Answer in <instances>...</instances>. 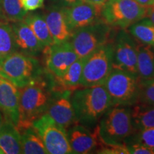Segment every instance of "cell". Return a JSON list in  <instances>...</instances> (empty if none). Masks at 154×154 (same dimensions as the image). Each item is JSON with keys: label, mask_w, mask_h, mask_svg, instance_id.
Masks as SVG:
<instances>
[{"label": "cell", "mask_w": 154, "mask_h": 154, "mask_svg": "<svg viewBox=\"0 0 154 154\" xmlns=\"http://www.w3.org/2000/svg\"><path fill=\"white\" fill-rule=\"evenodd\" d=\"M71 101L77 124L94 128L112 106L104 86L76 88L72 91Z\"/></svg>", "instance_id": "6da1fadb"}, {"label": "cell", "mask_w": 154, "mask_h": 154, "mask_svg": "<svg viewBox=\"0 0 154 154\" xmlns=\"http://www.w3.org/2000/svg\"><path fill=\"white\" fill-rule=\"evenodd\" d=\"M53 91L47 87V83L39 76L29 85L20 88L17 128L32 126L34 121L47 112L55 96Z\"/></svg>", "instance_id": "7a4b0ae2"}, {"label": "cell", "mask_w": 154, "mask_h": 154, "mask_svg": "<svg viewBox=\"0 0 154 154\" xmlns=\"http://www.w3.org/2000/svg\"><path fill=\"white\" fill-rule=\"evenodd\" d=\"M101 143H126L134 134L131 109L122 106H113L96 125Z\"/></svg>", "instance_id": "3957f363"}, {"label": "cell", "mask_w": 154, "mask_h": 154, "mask_svg": "<svg viewBox=\"0 0 154 154\" xmlns=\"http://www.w3.org/2000/svg\"><path fill=\"white\" fill-rule=\"evenodd\" d=\"M39 74V65L33 56L17 51L0 60V77L19 88L29 85Z\"/></svg>", "instance_id": "277c9868"}, {"label": "cell", "mask_w": 154, "mask_h": 154, "mask_svg": "<svg viewBox=\"0 0 154 154\" xmlns=\"http://www.w3.org/2000/svg\"><path fill=\"white\" fill-rule=\"evenodd\" d=\"M113 42L101 46L85 58L81 79L82 87L101 86L113 70Z\"/></svg>", "instance_id": "5b68a950"}, {"label": "cell", "mask_w": 154, "mask_h": 154, "mask_svg": "<svg viewBox=\"0 0 154 154\" xmlns=\"http://www.w3.org/2000/svg\"><path fill=\"white\" fill-rule=\"evenodd\" d=\"M146 7L134 0H108L101 8L103 22L109 26L126 29L145 18Z\"/></svg>", "instance_id": "8992f818"}, {"label": "cell", "mask_w": 154, "mask_h": 154, "mask_svg": "<svg viewBox=\"0 0 154 154\" xmlns=\"http://www.w3.org/2000/svg\"><path fill=\"white\" fill-rule=\"evenodd\" d=\"M103 86L110 96L112 106H129L137 103L139 79L136 75L113 69Z\"/></svg>", "instance_id": "52a82bcc"}, {"label": "cell", "mask_w": 154, "mask_h": 154, "mask_svg": "<svg viewBox=\"0 0 154 154\" xmlns=\"http://www.w3.org/2000/svg\"><path fill=\"white\" fill-rule=\"evenodd\" d=\"M111 27L99 22L73 32L70 42L79 59L86 58L101 46L111 41Z\"/></svg>", "instance_id": "ba28073f"}, {"label": "cell", "mask_w": 154, "mask_h": 154, "mask_svg": "<svg viewBox=\"0 0 154 154\" xmlns=\"http://www.w3.org/2000/svg\"><path fill=\"white\" fill-rule=\"evenodd\" d=\"M32 126L41 137L48 153H72L67 131L56 124L46 113L34 121Z\"/></svg>", "instance_id": "9c48e42d"}, {"label": "cell", "mask_w": 154, "mask_h": 154, "mask_svg": "<svg viewBox=\"0 0 154 154\" xmlns=\"http://www.w3.org/2000/svg\"><path fill=\"white\" fill-rule=\"evenodd\" d=\"M113 45V68L138 76L136 40L128 32L121 31L116 36Z\"/></svg>", "instance_id": "30bf717a"}, {"label": "cell", "mask_w": 154, "mask_h": 154, "mask_svg": "<svg viewBox=\"0 0 154 154\" xmlns=\"http://www.w3.org/2000/svg\"><path fill=\"white\" fill-rule=\"evenodd\" d=\"M101 6L86 1L80 0L66 7L63 11L70 32L75 31L95 24L101 20Z\"/></svg>", "instance_id": "8fae6325"}, {"label": "cell", "mask_w": 154, "mask_h": 154, "mask_svg": "<svg viewBox=\"0 0 154 154\" xmlns=\"http://www.w3.org/2000/svg\"><path fill=\"white\" fill-rule=\"evenodd\" d=\"M46 66L56 77H60L75 61L79 59L70 42L53 44L45 47Z\"/></svg>", "instance_id": "7c38bea8"}, {"label": "cell", "mask_w": 154, "mask_h": 154, "mask_svg": "<svg viewBox=\"0 0 154 154\" xmlns=\"http://www.w3.org/2000/svg\"><path fill=\"white\" fill-rule=\"evenodd\" d=\"M72 91V90L57 91L45 113L56 124L66 131L74 124H77L71 101Z\"/></svg>", "instance_id": "4fadbf2b"}, {"label": "cell", "mask_w": 154, "mask_h": 154, "mask_svg": "<svg viewBox=\"0 0 154 154\" xmlns=\"http://www.w3.org/2000/svg\"><path fill=\"white\" fill-rule=\"evenodd\" d=\"M94 131L80 124H75L67 130L72 153L87 154L99 148L101 143L96 126Z\"/></svg>", "instance_id": "5bb4252c"}, {"label": "cell", "mask_w": 154, "mask_h": 154, "mask_svg": "<svg viewBox=\"0 0 154 154\" xmlns=\"http://www.w3.org/2000/svg\"><path fill=\"white\" fill-rule=\"evenodd\" d=\"M20 92V88L0 77V110L16 126L19 120Z\"/></svg>", "instance_id": "9a60e30c"}, {"label": "cell", "mask_w": 154, "mask_h": 154, "mask_svg": "<svg viewBox=\"0 0 154 154\" xmlns=\"http://www.w3.org/2000/svg\"><path fill=\"white\" fill-rule=\"evenodd\" d=\"M11 26L14 31L17 51L33 57L44 51L45 47L24 21L12 22Z\"/></svg>", "instance_id": "2e32d148"}, {"label": "cell", "mask_w": 154, "mask_h": 154, "mask_svg": "<svg viewBox=\"0 0 154 154\" xmlns=\"http://www.w3.org/2000/svg\"><path fill=\"white\" fill-rule=\"evenodd\" d=\"M44 17L54 44L62 43L70 40L72 33L67 25L63 8L52 7L47 11L44 14Z\"/></svg>", "instance_id": "e0dca14e"}, {"label": "cell", "mask_w": 154, "mask_h": 154, "mask_svg": "<svg viewBox=\"0 0 154 154\" xmlns=\"http://www.w3.org/2000/svg\"><path fill=\"white\" fill-rule=\"evenodd\" d=\"M22 153L21 135L17 126L5 119L0 130V154Z\"/></svg>", "instance_id": "ac0fdd59"}, {"label": "cell", "mask_w": 154, "mask_h": 154, "mask_svg": "<svg viewBox=\"0 0 154 154\" xmlns=\"http://www.w3.org/2000/svg\"><path fill=\"white\" fill-rule=\"evenodd\" d=\"M153 48L147 44L137 42V74L139 79H154V49Z\"/></svg>", "instance_id": "d6986e66"}, {"label": "cell", "mask_w": 154, "mask_h": 154, "mask_svg": "<svg viewBox=\"0 0 154 154\" xmlns=\"http://www.w3.org/2000/svg\"><path fill=\"white\" fill-rule=\"evenodd\" d=\"M85 58L79 59L69 67L66 72L60 77H56L57 84H58L57 91L72 90L81 87V79L82 76L83 66H84Z\"/></svg>", "instance_id": "ffe728a7"}, {"label": "cell", "mask_w": 154, "mask_h": 154, "mask_svg": "<svg viewBox=\"0 0 154 154\" xmlns=\"http://www.w3.org/2000/svg\"><path fill=\"white\" fill-rule=\"evenodd\" d=\"M21 135L22 153H48L41 137L32 126L18 128Z\"/></svg>", "instance_id": "44dd1931"}, {"label": "cell", "mask_w": 154, "mask_h": 154, "mask_svg": "<svg viewBox=\"0 0 154 154\" xmlns=\"http://www.w3.org/2000/svg\"><path fill=\"white\" fill-rule=\"evenodd\" d=\"M132 123L136 131L154 127V106L136 103L131 109Z\"/></svg>", "instance_id": "7402d4cb"}, {"label": "cell", "mask_w": 154, "mask_h": 154, "mask_svg": "<svg viewBox=\"0 0 154 154\" xmlns=\"http://www.w3.org/2000/svg\"><path fill=\"white\" fill-rule=\"evenodd\" d=\"M23 21L32 29L34 34L44 47H49L54 44L44 16L39 14H27Z\"/></svg>", "instance_id": "603a6c76"}, {"label": "cell", "mask_w": 154, "mask_h": 154, "mask_svg": "<svg viewBox=\"0 0 154 154\" xmlns=\"http://www.w3.org/2000/svg\"><path fill=\"white\" fill-rule=\"evenodd\" d=\"M128 33L136 41L154 48V24L148 18H143L128 28Z\"/></svg>", "instance_id": "cb8c5ba5"}, {"label": "cell", "mask_w": 154, "mask_h": 154, "mask_svg": "<svg viewBox=\"0 0 154 154\" xmlns=\"http://www.w3.org/2000/svg\"><path fill=\"white\" fill-rule=\"evenodd\" d=\"M17 51L12 26L9 22H0V60Z\"/></svg>", "instance_id": "d4e9b609"}, {"label": "cell", "mask_w": 154, "mask_h": 154, "mask_svg": "<svg viewBox=\"0 0 154 154\" xmlns=\"http://www.w3.org/2000/svg\"><path fill=\"white\" fill-rule=\"evenodd\" d=\"M0 9L6 20L11 23L22 21L27 14L19 0H0Z\"/></svg>", "instance_id": "484cf974"}, {"label": "cell", "mask_w": 154, "mask_h": 154, "mask_svg": "<svg viewBox=\"0 0 154 154\" xmlns=\"http://www.w3.org/2000/svg\"><path fill=\"white\" fill-rule=\"evenodd\" d=\"M137 103L154 106V79H139V91Z\"/></svg>", "instance_id": "4316f807"}, {"label": "cell", "mask_w": 154, "mask_h": 154, "mask_svg": "<svg viewBox=\"0 0 154 154\" xmlns=\"http://www.w3.org/2000/svg\"><path fill=\"white\" fill-rule=\"evenodd\" d=\"M136 131L137 134L133 141L138 142L154 150V127Z\"/></svg>", "instance_id": "83f0119b"}, {"label": "cell", "mask_w": 154, "mask_h": 154, "mask_svg": "<svg viewBox=\"0 0 154 154\" xmlns=\"http://www.w3.org/2000/svg\"><path fill=\"white\" fill-rule=\"evenodd\" d=\"M100 149H96L97 153L102 154H130L126 143L104 144L100 143Z\"/></svg>", "instance_id": "f1b7e54d"}, {"label": "cell", "mask_w": 154, "mask_h": 154, "mask_svg": "<svg viewBox=\"0 0 154 154\" xmlns=\"http://www.w3.org/2000/svg\"><path fill=\"white\" fill-rule=\"evenodd\" d=\"M129 153L133 154H154V150L138 142L132 141L129 144L126 143Z\"/></svg>", "instance_id": "f546056e"}, {"label": "cell", "mask_w": 154, "mask_h": 154, "mask_svg": "<svg viewBox=\"0 0 154 154\" xmlns=\"http://www.w3.org/2000/svg\"><path fill=\"white\" fill-rule=\"evenodd\" d=\"M25 11H34L43 7L44 0H19Z\"/></svg>", "instance_id": "4dcf8cb0"}, {"label": "cell", "mask_w": 154, "mask_h": 154, "mask_svg": "<svg viewBox=\"0 0 154 154\" xmlns=\"http://www.w3.org/2000/svg\"><path fill=\"white\" fill-rule=\"evenodd\" d=\"M146 18H148L154 24V1L146 7Z\"/></svg>", "instance_id": "1f68e13d"}, {"label": "cell", "mask_w": 154, "mask_h": 154, "mask_svg": "<svg viewBox=\"0 0 154 154\" xmlns=\"http://www.w3.org/2000/svg\"><path fill=\"white\" fill-rule=\"evenodd\" d=\"M136 2L140 4V5L144 6V7H148V6L151 5L154 0H134Z\"/></svg>", "instance_id": "d6a6232c"}, {"label": "cell", "mask_w": 154, "mask_h": 154, "mask_svg": "<svg viewBox=\"0 0 154 154\" xmlns=\"http://www.w3.org/2000/svg\"><path fill=\"white\" fill-rule=\"evenodd\" d=\"M88 1L94 4V5L103 7V5H104L106 2L108 0H88Z\"/></svg>", "instance_id": "836d02e7"}, {"label": "cell", "mask_w": 154, "mask_h": 154, "mask_svg": "<svg viewBox=\"0 0 154 154\" xmlns=\"http://www.w3.org/2000/svg\"><path fill=\"white\" fill-rule=\"evenodd\" d=\"M4 121H5V120H4L2 113L1 111H0V130H1L2 126V125H3Z\"/></svg>", "instance_id": "e575fe53"}, {"label": "cell", "mask_w": 154, "mask_h": 154, "mask_svg": "<svg viewBox=\"0 0 154 154\" xmlns=\"http://www.w3.org/2000/svg\"><path fill=\"white\" fill-rule=\"evenodd\" d=\"M64 1L68 4H69V5H72V4H74L75 2H76L80 1V0H64Z\"/></svg>", "instance_id": "d590c367"}, {"label": "cell", "mask_w": 154, "mask_h": 154, "mask_svg": "<svg viewBox=\"0 0 154 154\" xmlns=\"http://www.w3.org/2000/svg\"><path fill=\"white\" fill-rule=\"evenodd\" d=\"M2 21H7V20L5 19V17H4V15L2 14V12L1 9H0V22H2Z\"/></svg>", "instance_id": "8d00e7d4"}, {"label": "cell", "mask_w": 154, "mask_h": 154, "mask_svg": "<svg viewBox=\"0 0 154 154\" xmlns=\"http://www.w3.org/2000/svg\"><path fill=\"white\" fill-rule=\"evenodd\" d=\"M86 1H88V0H86Z\"/></svg>", "instance_id": "74e56055"}]
</instances>
